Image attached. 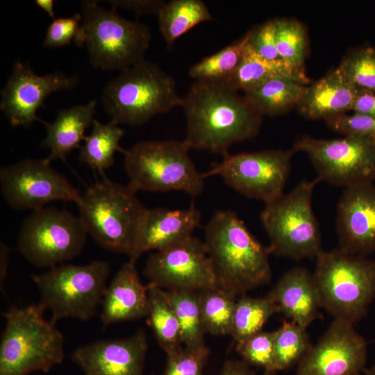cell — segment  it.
Instances as JSON below:
<instances>
[{
	"label": "cell",
	"mask_w": 375,
	"mask_h": 375,
	"mask_svg": "<svg viewBox=\"0 0 375 375\" xmlns=\"http://www.w3.org/2000/svg\"><path fill=\"white\" fill-rule=\"evenodd\" d=\"M277 306L267 296L254 298L241 296L237 299L230 335L236 344L262 331V327L274 314Z\"/></svg>",
	"instance_id": "4dcf8cb0"
},
{
	"label": "cell",
	"mask_w": 375,
	"mask_h": 375,
	"mask_svg": "<svg viewBox=\"0 0 375 375\" xmlns=\"http://www.w3.org/2000/svg\"><path fill=\"white\" fill-rule=\"evenodd\" d=\"M110 265L94 260L85 265L61 264L31 276L40 299L38 304L51 312L56 324L63 318L88 320L101 307L110 275Z\"/></svg>",
	"instance_id": "9c48e42d"
},
{
	"label": "cell",
	"mask_w": 375,
	"mask_h": 375,
	"mask_svg": "<svg viewBox=\"0 0 375 375\" xmlns=\"http://www.w3.org/2000/svg\"><path fill=\"white\" fill-rule=\"evenodd\" d=\"M124 134V130L115 122L102 124L94 119L92 132L85 137L79 149L78 160L103 175L104 171L115 163V152L125 151L119 145Z\"/></svg>",
	"instance_id": "83f0119b"
},
{
	"label": "cell",
	"mask_w": 375,
	"mask_h": 375,
	"mask_svg": "<svg viewBox=\"0 0 375 375\" xmlns=\"http://www.w3.org/2000/svg\"><path fill=\"white\" fill-rule=\"evenodd\" d=\"M250 39L249 31L240 40L192 65L188 74L196 81H220L238 68Z\"/></svg>",
	"instance_id": "d6a6232c"
},
{
	"label": "cell",
	"mask_w": 375,
	"mask_h": 375,
	"mask_svg": "<svg viewBox=\"0 0 375 375\" xmlns=\"http://www.w3.org/2000/svg\"><path fill=\"white\" fill-rule=\"evenodd\" d=\"M236 350L248 365L262 368L267 375L276 373L274 331H261L236 344Z\"/></svg>",
	"instance_id": "8d00e7d4"
},
{
	"label": "cell",
	"mask_w": 375,
	"mask_h": 375,
	"mask_svg": "<svg viewBox=\"0 0 375 375\" xmlns=\"http://www.w3.org/2000/svg\"><path fill=\"white\" fill-rule=\"evenodd\" d=\"M190 150L183 140L134 144L123 153L127 185L135 192L180 191L192 197L200 195L205 177L189 156Z\"/></svg>",
	"instance_id": "ba28073f"
},
{
	"label": "cell",
	"mask_w": 375,
	"mask_h": 375,
	"mask_svg": "<svg viewBox=\"0 0 375 375\" xmlns=\"http://www.w3.org/2000/svg\"><path fill=\"white\" fill-rule=\"evenodd\" d=\"M249 32V44L258 54L268 60L281 59L277 50L276 19L267 21Z\"/></svg>",
	"instance_id": "60d3db41"
},
{
	"label": "cell",
	"mask_w": 375,
	"mask_h": 375,
	"mask_svg": "<svg viewBox=\"0 0 375 375\" xmlns=\"http://www.w3.org/2000/svg\"><path fill=\"white\" fill-rule=\"evenodd\" d=\"M351 110L355 113L375 117V93L359 90Z\"/></svg>",
	"instance_id": "7bdbcfd3"
},
{
	"label": "cell",
	"mask_w": 375,
	"mask_h": 375,
	"mask_svg": "<svg viewBox=\"0 0 375 375\" xmlns=\"http://www.w3.org/2000/svg\"><path fill=\"white\" fill-rule=\"evenodd\" d=\"M306 153L318 178L331 185L348 187L375 180V140L345 135L324 140L304 136L294 145Z\"/></svg>",
	"instance_id": "4fadbf2b"
},
{
	"label": "cell",
	"mask_w": 375,
	"mask_h": 375,
	"mask_svg": "<svg viewBox=\"0 0 375 375\" xmlns=\"http://www.w3.org/2000/svg\"><path fill=\"white\" fill-rule=\"evenodd\" d=\"M82 22L74 40L85 44L91 65L120 72L145 60L151 34L146 24L122 17L96 1H82Z\"/></svg>",
	"instance_id": "277c9868"
},
{
	"label": "cell",
	"mask_w": 375,
	"mask_h": 375,
	"mask_svg": "<svg viewBox=\"0 0 375 375\" xmlns=\"http://www.w3.org/2000/svg\"><path fill=\"white\" fill-rule=\"evenodd\" d=\"M198 293L206 333L213 335H230L238 297L217 286Z\"/></svg>",
	"instance_id": "f546056e"
},
{
	"label": "cell",
	"mask_w": 375,
	"mask_h": 375,
	"mask_svg": "<svg viewBox=\"0 0 375 375\" xmlns=\"http://www.w3.org/2000/svg\"><path fill=\"white\" fill-rule=\"evenodd\" d=\"M338 67L358 90L375 93V47H364L353 51Z\"/></svg>",
	"instance_id": "d590c367"
},
{
	"label": "cell",
	"mask_w": 375,
	"mask_h": 375,
	"mask_svg": "<svg viewBox=\"0 0 375 375\" xmlns=\"http://www.w3.org/2000/svg\"><path fill=\"white\" fill-rule=\"evenodd\" d=\"M210 350L206 346L183 349L167 354V363L162 375H203Z\"/></svg>",
	"instance_id": "74e56055"
},
{
	"label": "cell",
	"mask_w": 375,
	"mask_h": 375,
	"mask_svg": "<svg viewBox=\"0 0 375 375\" xmlns=\"http://www.w3.org/2000/svg\"><path fill=\"white\" fill-rule=\"evenodd\" d=\"M82 15L76 13L71 17L54 19L49 26L43 47H60L74 41L81 27Z\"/></svg>",
	"instance_id": "ab89813d"
},
{
	"label": "cell",
	"mask_w": 375,
	"mask_h": 375,
	"mask_svg": "<svg viewBox=\"0 0 375 375\" xmlns=\"http://www.w3.org/2000/svg\"><path fill=\"white\" fill-rule=\"evenodd\" d=\"M203 242L217 287L238 297L270 281L267 247L233 211L221 210L212 216L205 226Z\"/></svg>",
	"instance_id": "7a4b0ae2"
},
{
	"label": "cell",
	"mask_w": 375,
	"mask_h": 375,
	"mask_svg": "<svg viewBox=\"0 0 375 375\" xmlns=\"http://www.w3.org/2000/svg\"><path fill=\"white\" fill-rule=\"evenodd\" d=\"M201 212L191 204L185 209L146 208L140 222L128 261L136 263L142 254L159 251L191 235L200 226Z\"/></svg>",
	"instance_id": "ffe728a7"
},
{
	"label": "cell",
	"mask_w": 375,
	"mask_h": 375,
	"mask_svg": "<svg viewBox=\"0 0 375 375\" xmlns=\"http://www.w3.org/2000/svg\"><path fill=\"white\" fill-rule=\"evenodd\" d=\"M147 285L140 281L135 264L124 263L106 289L100 319L104 327L147 317Z\"/></svg>",
	"instance_id": "44dd1931"
},
{
	"label": "cell",
	"mask_w": 375,
	"mask_h": 375,
	"mask_svg": "<svg viewBox=\"0 0 375 375\" xmlns=\"http://www.w3.org/2000/svg\"><path fill=\"white\" fill-rule=\"evenodd\" d=\"M38 304L10 306L3 315L6 326L0 342V375L49 372L64 359V337L47 321Z\"/></svg>",
	"instance_id": "3957f363"
},
{
	"label": "cell",
	"mask_w": 375,
	"mask_h": 375,
	"mask_svg": "<svg viewBox=\"0 0 375 375\" xmlns=\"http://www.w3.org/2000/svg\"><path fill=\"white\" fill-rule=\"evenodd\" d=\"M306 85L287 78H274L244 92V97L262 115H274L297 105Z\"/></svg>",
	"instance_id": "f1b7e54d"
},
{
	"label": "cell",
	"mask_w": 375,
	"mask_h": 375,
	"mask_svg": "<svg viewBox=\"0 0 375 375\" xmlns=\"http://www.w3.org/2000/svg\"><path fill=\"white\" fill-rule=\"evenodd\" d=\"M166 292L179 323L183 346L198 348L206 345L199 291L167 290Z\"/></svg>",
	"instance_id": "1f68e13d"
},
{
	"label": "cell",
	"mask_w": 375,
	"mask_h": 375,
	"mask_svg": "<svg viewBox=\"0 0 375 375\" xmlns=\"http://www.w3.org/2000/svg\"><path fill=\"white\" fill-rule=\"evenodd\" d=\"M186 119L183 141L190 149L223 156L234 143L257 135L262 114L244 96L220 81H196L181 106Z\"/></svg>",
	"instance_id": "6da1fadb"
},
{
	"label": "cell",
	"mask_w": 375,
	"mask_h": 375,
	"mask_svg": "<svg viewBox=\"0 0 375 375\" xmlns=\"http://www.w3.org/2000/svg\"><path fill=\"white\" fill-rule=\"evenodd\" d=\"M358 91L338 67L306 87L297 106L308 118L326 119L351 110Z\"/></svg>",
	"instance_id": "603a6c76"
},
{
	"label": "cell",
	"mask_w": 375,
	"mask_h": 375,
	"mask_svg": "<svg viewBox=\"0 0 375 375\" xmlns=\"http://www.w3.org/2000/svg\"><path fill=\"white\" fill-rule=\"evenodd\" d=\"M321 180L303 181L293 190L266 203L260 220L269 240V253L294 260L314 258L323 251L312 208L315 185Z\"/></svg>",
	"instance_id": "30bf717a"
},
{
	"label": "cell",
	"mask_w": 375,
	"mask_h": 375,
	"mask_svg": "<svg viewBox=\"0 0 375 375\" xmlns=\"http://www.w3.org/2000/svg\"><path fill=\"white\" fill-rule=\"evenodd\" d=\"M158 27L168 47L195 26L212 16L201 0H172L164 3L158 14Z\"/></svg>",
	"instance_id": "484cf974"
},
{
	"label": "cell",
	"mask_w": 375,
	"mask_h": 375,
	"mask_svg": "<svg viewBox=\"0 0 375 375\" xmlns=\"http://www.w3.org/2000/svg\"><path fill=\"white\" fill-rule=\"evenodd\" d=\"M77 206L88 234L97 244L128 256L147 208L134 190L103 176L81 194Z\"/></svg>",
	"instance_id": "52a82bcc"
},
{
	"label": "cell",
	"mask_w": 375,
	"mask_h": 375,
	"mask_svg": "<svg viewBox=\"0 0 375 375\" xmlns=\"http://www.w3.org/2000/svg\"><path fill=\"white\" fill-rule=\"evenodd\" d=\"M360 375H375V365L369 368H365Z\"/></svg>",
	"instance_id": "7dc6e473"
},
{
	"label": "cell",
	"mask_w": 375,
	"mask_h": 375,
	"mask_svg": "<svg viewBox=\"0 0 375 375\" xmlns=\"http://www.w3.org/2000/svg\"><path fill=\"white\" fill-rule=\"evenodd\" d=\"M35 4L43 10L50 17L55 18L54 2L52 0H37Z\"/></svg>",
	"instance_id": "bcb514c9"
},
{
	"label": "cell",
	"mask_w": 375,
	"mask_h": 375,
	"mask_svg": "<svg viewBox=\"0 0 375 375\" xmlns=\"http://www.w3.org/2000/svg\"><path fill=\"white\" fill-rule=\"evenodd\" d=\"M266 296L279 312L305 328L319 316L317 290L312 273L306 268L294 267L285 272Z\"/></svg>",
	"instance_id": "7402d4cb"
},
{
	"label": "cell",
	"mask_w": 375,
	"mask_h": 375,
	"mask_svg": "<svg viewBox=\"0 0 375 375\" xmlns=\"http://www.w3.org/2000/svg\"><path fill=\"white\" fill-rule=\"evenodd\" d=\"M102 106L118 124L138 126L156 115L181 107L174 78L146 60L122 71L105 87Z\"/></svg>",
	"instance_id": "8992f818"
},
{
	"label": "cell",
	"mask_w": 375,
	"mask_h": 375,
	"mask_svg": "<svg viewBox=\"0 0 375 375\" xmlns=\"http://www.w3.org/2000/svg\"><path fill=\"white\" fill-rule=\"evenodd\" d=\"M277 50L281 59L295 69L303 70L306 36L303 26L294 19H276Z\"/></svg>",
	"instance_id": "e575fe53"
},
{
	"label": "cell",
	"mask_w": 375,
	"mask_h": 375,
	"mask_svg": "<svg viewBox=\"0 0 375 375\" xmlns=\"http://www.w3.org/2000/svg\"><path fill=\"white\" fill-rule=\"evenodd\" d=\"M149 324L161 349L169 354L184 347L179 323L165 289L147 285Z\"/></svg>",
	"instance_id": "4316f807"
},
{
	"label": "cell",
	"mask_w": 375,
	"mask_h": 375,
	"mask_svg": "<svg viewBox=\"0 0 375 375\" xmlns=\"http://www.w3.org/2000/svg\"><path fill=\"white\" fill-rule=\"evenodd\" d=\"M294 149L227 153L212 164L206 178L220 176L224 183L247 197L270 203L283 194Z\"/></svg>",
	"instance_id": "7c38bea8"
},
{
	"label": "cell",
	"mask_w": 375,
	"mask_h": 375,
	"mask_svg": "<svg viewBox=\"0 0 375 375\" xmlns=\"http://www.w3.org/2000/svg\"><path fill=\"white\" fill-rule=\"evenodd\" d=\"M147 349L146 334L139 329L127 338L81 346L74 350L72 359L84 375H143Z\"/></svg>",
	"instance_id": "d6986e66"
},
{
	"label": "cell",
	"mask_w": 375,
	"mask_h": 375,
	"mask_svg": "<svg viewBox=\"0 0 375 375\" xmlns=\"http://www.w3.org/2000/svg\"><path fill=\"white\" fill-rule=\"evenodd\" d=\"M2 197L12 208L31 210L55 201L78 204L79 191L51 166L48 159L24 158L0 169Z\"/></svg>",
	"instance_id": "5bb4252c"
},
{
	"label": "cell",
	"mask_w": 375,
	"mask_h": 375,
	"mask_svg": "<svg viewBox=\"0 0 375 375\" xmlns=\"http://www.w3.org/2000/svg\"><path fill=\"white\" fill-rule=\"evenodd\" d=\"M78 83L76 75L56 72L38 75L28 65L15 63L12 72L1 92L0 109L12 126L27 128L40 121L36 113L45 99L59 90H72Z\"/></svg>",
	"instance_id": "e0dca14e"
},
{
	"label": "cell",
	"mask_w": 375,
	"mask_h": 375,
	"mask_svg": "<svg viewBox=\"0 0 375 375\" xmlns=\"http://www.w3.org/2000/svg\"><path fill=\"white\" fill-rule=\"evenodd\" d=\"M87 235L78 215L46 206L32 211L24 220L17 250L35 267L51 268L78 256L85 247Z\"/></svg>",
	"instance_id": "8fae6325"
},
{
	"label": "cell",
	"mask_w": 375,
	"mask_h": 375,
	"mask_svg": "<svg viewBox=\"0 0 375 375\" xmlns=\"http://www.w3.org/2000/svg\"><path fill=\"white\" fill-rule=\"evenodd\" d=\"M274 78H287L304 85L309 82L304 70L292 67L282 59L272 60L260 56L251 48L249 42L236 70L220 82L236 92H246Z\"/></svg>",
	"instance_id": "d4e9b609"
},
{
	"label": "cell",
	"mask_w": 375,
	"mask_h": 375,
	"mask_svg": "<svg viewBox=\"0 0 375 375\" xmlns=\"http://www.w3.org/2000/svg\"><path fill=\"white\" fill-rule=\"evenodd\" d=\"M96 106L97 101L92 100L60 110L53 122L40 119L47 132L40 146L50 150L48 160L65 162L69 153L75 149H80L81 142L85 137V130L94 120Z\"/></svg>",
	"instance_id": "cb8c5ba5"
},
{
	"label": "cell",
	"mask_w": 375,
	"mask_h": 375,
	"mask_svg": "<svg viewBox=\"0 0 375 375\" xmlns=\"http://www.w3.org/2000/svg\"><path fill=\"white\" fill-rule=\"evenodd\" d=\"M312 345L306 328L292 321H284L282 326L274 331L275 372L298 364Z\"/></svg>",
	"instance_id": "836d02e7"
},
{
	"label": "cell",
	"mask_w": 375,
	"mask_h": 375,
	"mask_svg": "<svg viewBox=\"0 0 375 375\" xmlns=\"http://www.w3.org/2000/svg\"><path fill=\"white\" fill-rule=\"evenodd\" d=\"M335 131L347 136L375 140V117L353 112L340 114L326 119Z\"/></svg>",
	"instance_id": "f35d334b"
},
{
	"label": "cell",
	"mask_w": 375,
	"mask_h": 375,
	"mask_svg": "<svg viewBox=\"0 0 375 375\" xmlns=\"http://www.w3.org/2000/svg\"><path fill=\"white\" fill-rule=\"evenodd\" d=\"M320 306L333 319L355 324L375 298V260L335 249L322 251L312 273Z\"/></svg>",
	"instance_id": "5b68a950"
},
{
	"label": "cell",
	"mask_w": 375,
	"mask_h": 375,
	"mask_svg": "<svg viewBox=\"0 0 375 375\" xmlns=\"http://www.w3.org/2000/svg\"><path fill=\"white\" fill-rule=\"evenodd\" d=\"M143 274L162 289L200 291L216 286L204 242L193 235L151 253Z\"/></svg>",
	"instance_id": "9a60e30c"
},
{
	"label": "cell",
	"mask_w": 375,
	"mask_h": 375,
	"mask_svg": "<svg viewBox=\"0 0 375 375\" xmlns=\"http://www.w3.org/2000/svg\"><path fill=\"white\" fill-rule=\"evenodd\" d=\"M11 249L4 242L0 243V288L4 293L3 284L7 276L9 256Z\"/></svg>",
	"instance_id": "f6af8a7d"
},
{
	"label": "cell",
	"mask_w": 375,
	"mask_h": 375,
	"mask_svg": "<svg viewBox=\"0 0 375 375\" xmlns=\"http://www.w3.org/2000/svg\"><path fill=\"white\" fill-rule=\"evenodd\" d=\"M367 356V342L353 324L333 319L299 361L296 375H360Z\"/></svg>",
	"instance_id": "2e32d148"
},
{
	"label": "cell",
	"mask_w": 375,
	"mask_h": 375,
	"mask_svg": "<svg viewBox=\"0 0 375 375\" xmlns=\"http://www.w3.org/2000/svg\"><path fill=\"white\" fill-rule=\"evenodd\" d=\"M340 249L365 256L375 251V183L346 187L338 204Z\"/></svg>",
	"instance_id": "ac0fdd59"
},
{
	"label": "cell",
	"mask_w": 375,
	"mask_h": 375,
	"mask_svg": "<svg viewBox=\"0 0 375 375\" xmlns=\"http://www.w3.org/2000/svg\"><path fill=\"white\" fill-rule=\"evenodd\" d=\"M112 8H118L133 11L138 16L143 15H157L165 1L161 0H120L108 1Z\"/></svg>",
	"instance_id": "b9f144b4"
},
{
	"label": "cell",
	"mask_w": 375,
	"mask_h": 375,
	"mask_svg": "<svg viewBox=\"0 0 375 375\" xmlns=\"http://www.w3.org/2000/svg\"><path fill=\"white\" fill-rule=\"evenodd\" d=\"M220 375H256L249 365L243 360H228L222 367Z\"/></svg>",
	"instance_id": "ee69618b"
}]
</instances>
